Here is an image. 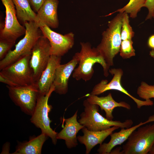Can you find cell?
I'll return each mask as SVG.
<instances>
[{
	"label": "cell",
	"mask_w": 154,
	"mask_h": 154,
	"mask_svg": "<svg viewBox=\"0 0 154 154\" xmlns=\"http://www.w3.org/2000/svg\"><path fill=\"white\" fill-rule=\"evenodd\" d=\"M148 154H154V143L151 148Z\"/></svg>",
	"instance_id": "32"
},
{
	"label": "cell",
	"mask_w": 154,
	"mask_h": 154,
	"mask_svg": "<svg viewBox=\"0 0 154 154\" xmlns=\"http://www.w3.org/2000/svg\"><path fill=\"white\" fill-rule=\"evenodd\" d=\"M148 46L151 49L154 48V35L151 36L148 38L147 42Z\"/></svg>",
	"instance_id": "30"
},
{
	"label": "cell",
	"mask_w": 154,
	"mask_h": 154,
	"mask_svg": "<svg viewBox=\"0 0 154 154\" xmlns=\"http://www.w3.org/2000/svg\"><path fill=\"white\" fill-rule=\"evenodd\" d=\"M48 137L41 133L38 136L30 137L29 141L18 142L14 154H40L43 144Z\"/></svg>",
	"instance_id": "20"
},
{
	"label": "cell",
	"mask_w": 154,
	"mask_h": 154,
	"mask_svg": "<svg viewBox=\"0 0 154 154\" xmlns=\"http://www.w3.org/2000/svg\"><path fill=\"white\" fill-rule=\"evenodd\" d=\"M153 121H154V115L149 117L148 119L144 122H141L128 128L121 129L119 132L112 133L110 135L111 138L109 141L100 145L97 151L100 154H110L114 147L121 145L127 141L132 132L138 127Z\"/></svg>",
	"instance_id": "15"
},
{
	"label": "cell",
	"mask_w": 154,
	"mask_h": 154,
	"mask_svg": "<svg viewBox=\"0 0 154 154\" xmlns=\"http://www.w3.org/2000/svg\"><path fill=\"white\" fill-rule=\"evenodd\" d=\"M78 63V59L75 54L72 59L67 63L57 66L53 85L54 91L60 95L65 94L68 90L69 78Z\"/></svg>",
	"instance_id": "13"
},
{
	"label": "cell",
	"mask_w": 154,
	"mask_h": 154,
	"mask_svg": "<svg viewBox=\"0 0 154 154\" xmlns=\"http://www.w3.org/2000/svg\"><path fill=\"white\" fill-rule=\"evenodd\" d=\"M121 149V148H120L118 147L113 150H112L110 154H121V151H120Z\"/></svg>",
	"instance_id": "31"
},
{
	"label": "cell",
	"mask_w": 154,
	"mask_h": 154,
	"mask_svg": "<svg viewBox=\"0 0 154 154\" xmlns=\"http://www.w3.org/2000/svg\"><path fill=\"white\" fill-rule=\"evenodd\" d=\"M146 0H130L128 3L123 7L119 9L106 16H109L116 12H125L129 14L130 17L135 18L137 17L138 12L143 7Z\"/></svg>",
	"instance_id": "22"
},
{
	"label": "cell",
	"mask_w": 154,
	"mask_h": 154,
	"mask_svg": "<svg viewBox=\"0 0 154 154\" xmlns=\"http://www.w3.org/2000/svg\"><path fill=\"white\" fill-rule=\"evenodd\" d=\"M119 128L118 127L114 126L104 130L92 131L88 130L84 127L82 129L83 135L78 136L77 139L81 143L85 145L86 154H89L94 147L98 144H102L108 136Z\"/></svg>",
	"instance_id": "17"
},
{
	"label": "cell",
	"mask_w": 154,
	"mask_h": 154,
	"mask_svg": "<svg viewBox=\"0 0 154 154\" xmlns=\"http://www.w3.org/2000/svg\"><path fill=\"white\" fill-rule=\"evenodd\" d=\"M0 82L10 86H16V85L10 80L0 74Z\"/></svg>",
	"instance_id": "29"
},
{
	"label": "cell",
	"mask_w": 154,
	"mask_h": 154,
	"mask_svg": "<svg viewBox=\"0 0 154 154\" xmlns=\"http://www.w3.org/2000/svg\"><path fill=\"white\" fill-rule=\"evenodd\" d=\"M87 97L86 99L89 102L98 105L102 110L104 111L106 118L109 120H112L114 118L112 112L115 108L122 107L128 110L131 109L130 105L125 102H117L115 101L111 93H109L107 96L100 97L90 94Z\"/></svg>",
	"instance_id": "19"
},
{
	"label": "cell",
	"mask_w": 154,
	"mask_h": 154,
	"mask_svg": "<svg viewBox=\"0 0 154 154\" xmlns=\"http://www.w3.org/2000/svg\"><path fill=\"white\" fill-rule=\"evenodd\" d=\"M58 0H46L37 13L35 22L40 27L46 26L56 28L59 25L57 15Z\"/></svg>",
	"instance_id": "14"
},
{
	"label": "cell",
	"mask_w": 154,
	"mask_h": 154,
	"mask_svg": "<svg viewBox=\"0 0 154 154\" xmlns=\"http://www.w3.org/2000/svg\"><path fill=\"white\" fill-rule=\"evenodd\" d=\"M132 39L122 40L119 51L120 56L123 59H128L135 56V50Z\"/></svg>",
	"instance_id": "24"
},
{
	"label": "cell",
	"mask_w": 154,
	"mask_h": 154,
	"mask_svg": "<svg viewBox=\"0 0 154 154\" xmlns=\"http://www.w3.org/2000/svg\"><path fill=\"white\" fill-rule=\"evenodd\" d=\"M9 96L21 111L31 116L35 108L39 94V90L35 85L27 86H7Z\"/></svg>",
	"instance_id": "8"
},
{
	"label": "cell",
	"mask_w": 154,
	"mask_h": 154,
	"mask_svg": "<svg viewBox=\"0 0 154 154\" xmlns=\"http://www.w3.org/2000/svg\"><path fill=\"white\" fill-rule=\"evenodd\" d=\"M1 0L5 7L6 16L4 24L1 26L0 39L15 44L18 38L25 34L26 28L19 22L12 0Z\"/></svg>",
	"instance_id": "9"
},
{
	"label": "cell",
	"mask_w": 154,
	"mask_h": 154,
	"mask_svg": "<svg viewBox=\"0 0 154 154\" xmlns=\"http://www.w3.org/2000/svg\"><path fill=\"white\" fill-rule=\"evenodd\" d=\"M109 72L113 76L111 81L108 83L107 80H102L94 86L91 94L98 95L109 90H115L124 93L131 98L135 102L138 109L143 106L153 105V102L150 99L145 100L139 99L130 94L123 88L121 84V78L123 74L121 69L112 68L109 70Z\"/></svg>",
	"instance_id": "11"
},
{
	"label": "cell",
	"mask_w": 154,
	"mask_h": 154,
	"mask_svg": "<svg viewBox=\"0 0 154 154\" xmlns=\"http://www.w3.org/2000/svg\"><path fill=\"white\" fill-rule=\"evenodd\" d=\"M61 59V57L51 55L46 67L36 85L39 94L44 95L49 92L54 80L56 69L60 64Z\"/></svg>",
	"instance_id": "18"
},
{
	"label": "cell",
	"mask_w": 154,
	"mask_h": 154,
	"mask_svg": "<svg viewBox=\"0 0 154 154\" xmlns=\"http://www.w3.org/2000/svg\"><path fill=\"white\" fill-rule=\"evenodd\" d=\"M51 55L50 42L42 35L38 39L33 49L29 62L34 82L36 86L46 67Z\"/></svg>",
	"instance_id": "10"
},
{
	"label": "cell",
	"mask_w": 154,
	"mask_h": 154,
	"mask_svg": "<svg viewBox=\"0 0 154 154\" xmlns=\"http://www.w3.org/2000/svg\"><path fill=\"white\" fill-rule=\"evenodd\" d=\"M33 10L37 12L43 3L46 0H28Z\"/></svg>",
	"instance_id": "28"
},
{
	"label": "cell",
	"mask_w": 154,
	"mask_h": 154,
	"mask_svg": "<svg viewBox=\"0 0 154 154\" xmlns=\"http://www.w3.org/2000/svg\"><path fill=\"white\" fill-rule=\"evenodd\" d=\"M122 146L121 154H147L154 143V124L133 131Z\"/></svg>",
	"instance_id": "5"
},
{
	"label": "cell",
	"mask_w": 154,
	"mask_h": 154,
	"mask_svg": "<svg viewBox=\"0 0 154 154\" xmlns=\"http://www.w3.org/2000/svg\"><path fill=\"white\" fill-rule=\"evenodd\" d=\"M15 7L17 19L23 24L35 21L37 15L28 0H12Z\"/></svg>",
	"instance_id": "21"
},
{
	"label": "cell",
	"mask_w": 154,
	"mask_h": 154,
	"mask_svg": "<svg viewBox=\"0 0 154 154\" xmlns=\"http://www.w3.org/2000/svg\"><path fill=\"white\" fill-rule=\"evenodd\" d=\"M123 14L119 13L108 22V28L102 33L101 42L96 47L109 67L113 66L114 58L119 52Z\"/></svg>",
	"instance_id": "2"
},
{
	"label": "cell",
	"mask_w": 154,
	"mask_h": 154,
	"mask_svg": "<svg viewBox=\"0 0 154 154\" xmlns=\"http://www.w3.org/2000/svg\"><path fill=\"white\" fill-rule=\"evenodd\" d=\"M134 34L135 33L129 23L128 14L126 13L123 12L121 33L122 40L132 39Z\"/></svg>",
	"instance_id": "23"
},
{
	"label": "cell",
	"mask_w": 154,
	"mask_h": 154,
	"mask_svg": "<svg viewBox=\"0 0 154 154\" xmlns=\"http://www.w3.org/2000/svg\"><path fill=\"white\" fill-rule=\"evenodd\" d=\"M54 90V87L52 84L46 94L44 95L39 94L30 121L36 127L40 129L41 133L50 137L53 144L55 145L57 141L58 133L53 130L50 127L51 121L48 117V114L52 107L48 103V99Z\"/></svg>",
	"instance_id": "6"
},
{
	"label": "cell",
	"mask_w": 154,
	"mask_h": 154,
	"mask_svg": "<svg viewBox=\"0 0 154 154\" xmlns=\"http://www.w3.org/2000/svg\"><path fill=\"white\" fill-rule=\"evenodd\" d=\"M149 54L151 57L154 59V48L152 49L149 52Z\"/></svg>",
	"instance_id": "33"
},
{
	"label": "cell",
	"mask_w": 154,
	"mask_h": 154,
	"mask_svg": "<svg viewBox=\"0 0 154 154\" xmlns=\"http://www.w3.org/2000/svg\"><path fill=\"white\" fill-rule=\"evenodd\" d=\"M31 54L23 56L0 71V74L8 79L16 86L35 85L29 62Z\"/></svg>",
	"instance_id": "7"
},
{
	"label": "cell",
	"mask_w": 154,
	"mask_h": 154,
	"mask_svg": "<svg viewBox=\"0 0 154 154\" xmlns=\"http://www.w3.org/2000/svg\"><path fill=\"white\" fill-rule=\"evenodd\" d=\"M42 34L49 41L51 46V55L62 57L73 47L74 35L70 33L63 35L56 32L46 26L39 27Z\"/></svg>",
	"instance_id": "12"
},
{
	"label": "cell",
	"mask_w": 154,
	"mask_h": 154,
	"mask_svg": "<svg viewBox=\"0 0 154 154\" xmlns=\"http://www.w3.org/2000/svg\"><path fill=\"white\" fill-rule=\"evenodd\" d=\"M25 36L15 45L13 50H11L5 57L0 61V70L17 61L21 57L31 54L36 42L42 35L41 31L35 21L26 22Z\"/></svg>",
	"instance_id": "4"
},
{
	"label": "cell",
	"mask_w": 154,
	"mask_h": 154,
	"mask_svg": "<svg viewBox=\"0 0 154 154\" xmlns=\"http://www.w3.org/2000/svg\"><path fill=\"white\" fill-rule=\"evenodd\" d=\"M78 110L71 117L64 119L65 125L62 129L58 133L57 139L65 141L68 149L76 146L78 144L77 134L84 127L77 120Z\"/></svg>",
	"instance_id": "16"
},
{
	"label": "cell",
	"mask_w": 154,
	"mask_h": 154,
	"mask_svg": "<svg viewBox=\"0 0 154 154\" xmlns=\"http://www.w3.org/2000/svg\"><path fill=\"white\" fill-rule=\"evenodd\" d=\"M15 44L7 40L0 39V60L3 59Z\"/></svg>",
	"instance_id": "26"
},
{
	"label": "cell",
	"mask_w": 154,
	"mask_h": 154,
	"mask_svg": "<svg viewBox=\"0 0 154 154\" xmlns=\"http://www.w3.org/2000/svg\"><path fill=\"white\" fill-rule=\"evenodd\" d=\"M81 50L75 54L78 59V65L72 73V77L77 80H90L94 73L93 66L96 63L100 64L103 69L104 75H109L110 67L96 48H92L89 42H80Z\"/></svg>",
	"instance_id": "1"
},
{
	"label": "cell",
	"mask_w": 154,
	"mask_h": 154,
	"mask_svg": "<svg viewBox=\"0 0 154 154\" xmlns=\"http://www.w3.org/2000/svg\"><path fill=\"white\" fill-rule=\"evenodd\" d=\"M153 18H154V13H153Z\"/></svg>",
	"instance_id": "34"
},
{
	"label": "cell",
	"mask_w": 154,
	"mask_h": 154,
	"mask_svg": "<svg viewBox=\"0 0 154 154\" xmlns=\"http://www.w3.org/2000/svg\"><path fill=\"white\" fill-rule=\"evenodd\" d=\"M137 93L140 98L145 100L154 98V85L142 82L137 88Z\"/></svg>",
	"instance_id": "25"
},
{
	"label": "cell",
	"mask_w": 154,
	"mask_h": 154,
	"mask_svg": "<svg viewBox=\"0 0 154 154\" xmlns=\"http://www.w3.org/2000/svg\"><path fill=\"white\" fill-rule=\"evenodd\" d=\"M83 105L84 110L80 114L78 121L89 130H104L114 126L121 129L127 128L131 127L133 124V121L130 119L123 122L108 119L99 113L98 105L90 103L87 99L83 101Z\"/></svg>",
	"instance_id": "3"
},
{
	"label": "cell",
	"mask_w": 154,
	"mask_h": 154,
	"mask_svg": "<svg viewBox=\"0 0 154 154\" xmlns=\"http://www.w3.org/2000/svg\"><path fill=\"white\" fill-rule=\"evenodd\" d=\"M143 7L147 8L148 11L145 20L151 19L154 13V0H146Z\"/></svg>",
	"instance_id": "27"
}]
</instances>
